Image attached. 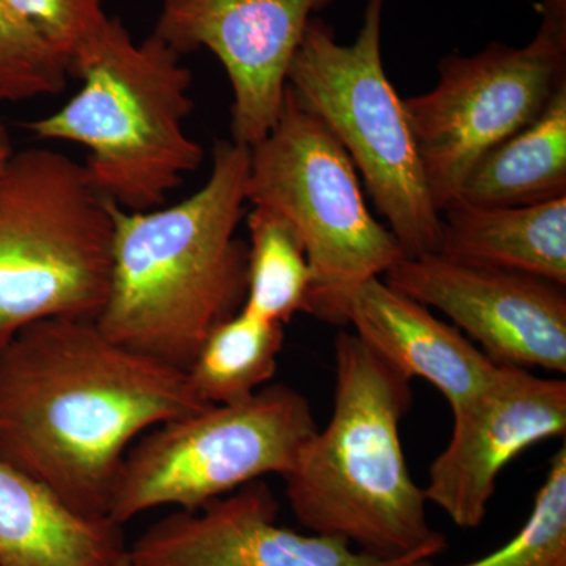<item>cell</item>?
<instances>
[{"mask_svg": "<svg viewBox=\"0 0 566 566\" xmlns=\"http://www.w3.org/2000/svg\"><path fill=\"white\" fill-rule=\"evenodd\" d=\"M251 148L218 140L208 180L167 208L114 222L109 294L96 318L111 340L186 371L208 335L238 314L248 292V244L238 227L248 203Z\"/></svg>", "mask_w": 566, "mask_h": 566, "instance_id": "7a4b0ae2", "label": "cell"}, {"mask_svg": "<svg viewBox=\"0 0 566 566\" xmlns=\"http://www.w3.org/2000/svg\"><path fill=\"white\" fill-rule=\"evenodd\" d=\"M382 279L449 316L495 364L566 374L565 286L439 253L405 256Z\"/></svg>", "mask_w": 566, "mask_h": 566, "instance_id": "8fae6325", "label": "cell"}, {"mask_svg": "<svg viewBox=\"0 0 566 566\" xmlns=\"http://www.w3.org/2000/svg\"><path fill=\"white\" fill-rule=\"evenodd\" d=\"M118 566H137L136 564H134V562L132 560V557H129V551H128V557L125 558V560L122 562L120 565Z\"/></svg>", "mask_w": 566, "mask_h": 566, "instance_id": "cb8c5ba5", "label": "cell"}, {"mask_svg": "<svg viewBox=\"0 0 566 566\" xmlns=\"http://www.w3.org/2000/svg\"><path fill=\"white\" fill-rule=\"evenodd\" d=\"M316 430L307 398L285 385L158 424L123 458L109 517L123 526L159 506L197 512L255 480L283 479Z\"/></svg>", "mask_w": 566, "mask_h": 566, "instance_id": "ba28073f", "label": "cell"}, {"mask_svg": "<svg viewBox=\"0 0 566 566\" xmlns=\"http://www.w3.org/2000/svg\"><path fill=\"white\" fill-rule=\"evenodd\" d=\"M283 324L241 311L219 324L189 365V385L205 405H229L268 386L277 370Z\"/></svg>", "mask_w": 566, "mask_h": 566, "instance_id": "ac0fdd59", "label": "cell"}, {"mask_svg": "<svg viewBox=\"0 0 566 566\" xmlns=\"http://www.w3.org/2000/svg\"><path fill=\"white\" fill-rule=\"evenodd\" d=\"M345 324L406 378L434 386L452 411L482 392L499 364L427 305L387 285L365 282L346 305Z\"/></svg>", "mask_w": 566, "mask_h": 566, "instance_id": "5bb4252c", "label": "cell"}, {"mask_svg": "<svg viewBox=\"0 0 566 566\" xmlns=\"http://www.w3.org/2000/svg\"><path fill=\"white\" fill-rule=\"evenodd\" d=\"M114 222L84 164L13 151L0 175V348L48 319L96 322L109 294Z\"/></svg>", "mask_w": 566, "mask_h": 566, "instance_id": "5b68a950", "label": "cell"}, {"mask_svg": "<svg viewBox=\"0 0 566 566\" xmlns=\"http://www.w3.org/2000/svg\"><path fill=\"white\" fill-rule=\"evenodd\" d=\"M181 59L153 33L139 43L109 17L70 61V76L82 81L76 95L25 128L41 140L84 147L88 180L109 202L159 208L205 155L185 129L193 76Z\"/></svg>", "mask_w": 566, "mask_h": 566, "instance_id": "277c9868", "label": "cell"}, {"mask_svg": "<svg viewBox=\"0 0 566 566\" xmlns=\"http://www.w3.org/2000/svg\"><path fill=\"white\" fill-rule=\"evenodd\" d=\"M69 77V66L62 57L7 0H0V103L59 95Z\"/></svg>", "mask_w": 566, "mask_h": 566, "instance_id": "44dd1931", "label": "cell"}, {"mask_svg": "<svg viewBox=\"0 0 566 566\" xmlns=\"http://www.w3.org/2000/svg\"><path fill=\"white\" fill-rule=\"evenodd\" d=\"M188 375L111 340L93 319H48L0 348V460L85 516L109 517L129 447L205 408Z\"/></svg>", "mask_w": 566, "mask_h": 566, "instance_id": "6da1fadb", "label": "cell"}, {"mask_svg": "<svg viewBox=\"0 0 566 566\" xmlns=\"http://www.w3.org/2000/svg\"><path fill=\"white\" fill-rule=\"evenodd\" d=\"M126 557L120 524L81 515L0 460V566H118Z\"/></svg>", "mask_w": 566, "mask_h": 566, "instance_id": "9a60e30c", "label": "cell"}, {"mask_svg": "<svg viewBox=\"0 0 566 566\" xmlns=\"http://www.w3.org/2000/svg\"><path fill=\"white\" fill-rule=\"evenodd\" d=\"M245 222L249 244L244 311L283 326L294 315H311V264L292 226L260 207H252Z\"/></svg>", "mask_w": 566, "mask_h": 566, "instance_id": "d6986e66", "label": "cell"}, {"mask_svg": "<svg viewBox=\"0 0 566 566\" xmlns=\"http://www.w3.org/2000/svg\"><path fill=\"white\" fill-rule=\"evenodd\" d=\"M335 0H164L153 35L181 57L210 51L232 87L230 132L252 148L274 128L308 21Z\"/></svg>", "mask_w": 566, "mask_h": 566, "instance_id": "30bf717a", "label": "cell"}, {"mask_svg": "<svg viewBox=\"0 0 566 566\" xmlns=\"http://www.w3.org/2000/svg\"><path fill=\"white\" fill-rule=\"evenodd\" d=\"M62 61L71 59L106 22L103 0H7Z\"/></svg>", "mask_w": 566, "mask_h": 566, "instance_id": "7402d4cb", "label": "cell"}, {"mask_svg": "<svg viewBox=\"0 0 566 566\" xmlns=\"http://www.w3.org/2000/svg\"><path fill=\"white\" fill-rule=\"evenodd\" d=\"M248 202L292 226L312 271L311 315L345 326L365 282L385 277L403 249L365 203L348 153L286 88L270 134L251 148Z\"/></svg>", "mask_w": 566, "mask_h": 566, "instance_id": "52a82bcc", "label": "cell"}, {"mask_svg": "<svg viewBox=\"0 0 566 566\" xmlns=\"http://www.w3.org/2000/svg\"><path fill=\"white\" fill-rule=\"evenodd\" d=\"M452 412V436L423 493L457 527L476 528L506 465L528 447L565 436L566 381L499 365L490 385Z\"/></svg>", "mask_w": 566, "mask_h": 566, "instance_id": "7c38bea8", "label": "cell"}, {"mask_svg": "<svg viewBox=\"0 0 566 566\" xmlns=\"http://www.w3.org/2000/svg\"><path fill=\"white\" fill-rule=\"evenodd\" d=\"M565 197L566 85L534 122L475 164L458 199L497 208L528 207Z\"/></svg>", "mask_w": 566, "mask_h": 566, "instance_id": "e0dca14e", "label": "cell"}, {"mask_svg": "<svg viewBox=\"0 0 566 566\" xmlns=\"http://www.w3.org/2000/svg\"><path fill=\"white\" fill-rule=\"evenodd\" d=\"M526 46L494 41L439 63L431 91L403 99L428 191L438 208L460 196L491 148L535 120L566 85V0H542Z\"/></svg>", "mask_w": 566, "mask_h": 566, "instance_id": "9c48e42d", "label": "cell"}, {"mask_svg": "<svg viewBox=\"0 0 566 566\" xmlns=\"http://www.w3.org/2000/svg\"><path fill=\"white\" fill-rule=\"evenodd\" d=\"M436 253L453 262L531 274L566 286V197L497 208L453 200L441 210V244Z\"/></svg>", "mask_w": 566, "mask_h": 566, "instance_id": "2e32d148", "label": "cell"}, {"mask_svg": "<svg viewBox=\"0 0 566 566\" xmlns=\"http://www.w3.org/2000/svg\"><path fill=\"white\" fill-rule=\"evenodd\" d=\"M13 151L9 129H7L6 123L0 118V175H2L3 169H6L7 163H9Z\"/></svg>", "mask_w": 566, "mask_h": 566, "instance_id": "603a6c76", "label": "cell"}, {"mask_svg": "<svg viewBox=\"0 0 566 566\" xmlns=\"http://www.w3.org/2000/svg\"><path fill=\"white\" fill-rule=\"evenodd\" d=\"M409 566H439L431 560ZM455 566H566V447L549 463L524 526L510 542L469 564Z\"/></svg>", "mask_w": 566, "mask_h": 566, "instance_id": "ffe728a7", "label": "cell"}, {"mask_svg": "<svg viewBox=\"0 0 566 566\" xmlns=\"http://www.w3.org/2000/svg\"><path fill=\"white\" fill-rule=\"evenodd\" d=\"M279 504L255 480L197 512L153 524L128 547L137 566H409L416 558H381L342 539L305 535L277 524Z\"/></svg>", "mask_w": 566, "mask_h": 566, "instance_id": "4fadbf2b", "label": "cell"}, {"mask_svg": "<svg viewBox=\"0 0 566 566\" xmlns=\"http://www.w3.org/2000/svg\"><path fill=\"white\" fill-rule=\"evenodd\" d=\"M385 3L368 0L352 44L338 43L331 25L312 18L289 87L348 153L376 210L405 255L415 259L439 251L441 212L428 191L403 99L382 63Z\"/></svg>", "mask_w": 566, "mask_h": 566, "instance_id": "8992f818", "label": "cell"}, {"mask_svg": "<svg viewBox=\"0 0 566 566\" xmlns=\"http://www.w3.org/2000/svg\"><path fill=\"white\" fill-rule=\"evenodd\" d=\"M334 374L329 422L283 476L294 516L371 556L431 560L447 539L428 521L401 446L411 379L354 333L335 337Z\"/></svg>", "mask_w": 566, "mask_h": 566, "instance_id": "3957f363", "label": "cell"}]
</instances>
